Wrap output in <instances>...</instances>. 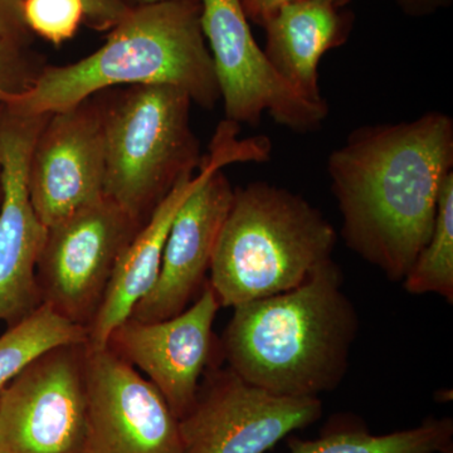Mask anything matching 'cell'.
<instances>
[{"label":"cell","mask_w":453,"mask_h":453,"mask_svg":"<svg viewBox=\"0 0 453 453\" xmlns=\"http://www.w3.org/2000/svg\"><path fill=\"white\" fill-rule=\"evenodd\" d=\"M452 172L453 120L445 112L351 131L327 159L345 244L390 281H403L431 237Z\"/></svg>","instance_id":"obj_1"},{"label":"cell","mask_w":453,"mask_h":453,"mask_svg":"<svg viewBox=\"0 0 453 453\" xmlns=\"http://www.w3.org/2000/svg\"><path fill=\"white\" fill-rule=\"evenodd\" d=\"M332 261L297 288L243 303L219 340L226 365L277 395L319 396L348 372L359 318Z\"/></svg>","instance_id":"obj_2"},{"label":"cell","mask_w":453,"mask_h":453,"mask_svg":"<svg viewBox=\"0 0 453 453\" xmlns=\"http://www.w3.org/2000/svg\"><path fill=\"white\" fill-rule=\"evenodd\" d=\"M121 86H172L203 109L219 104L199 3L131 7L100 49L74 64L43 67L26 91L2 105L25 115H44Z\"/></svg>","instance_id":"obj_3"},{"label":"cell","mask_w":453,"mask_h":453,"mask_svg":"<svg viewBox=\"0 0 453 453\" xmlns=\"http://www.w3.org/2000/svg\"><path fill=\"white\" fill-rule=\"evenodd\" d=\"M336 232L318 208L285 188H235L210 270L220 308L297 288L332 261Z\"/></svg>","instance_id":"obj_4"},{"label":"cell","mask_w":453,"mask_h":453,"mask_svg":"<svg viewBox=\"0 0 453 453\" xmlns=\"http://www.w3.org/2000/svg\"><path fill=\"white\" fill-rule=\"evenodd\" d=\"M105 100L104 195L142 223L201 166L192 100L172 86H134Z\"/></svg>","instance_id":"obj_5"},{"label":"cell","mask_w":453,"mask_h":453,"mask_svg":"<svg viewBox=\"0 0 453 453\" xmlns=\"http://www.w3.org/2000/svg\"><path fill=\"white\" fill-rule=\"evenodd\" d=\"M142 225L104 196L47 226L35 273L42 303L88 330L119 259Z\"/></svg>","instance_id":"obj_6"},{"label":"cell","mask_w":453,"mask_h":453,"mask_svg":"<svg viewBox=\"0 0 453 453\" xmlns=\"http://www.w3.org/2000/svg\"><path fill=\"white\" fill-rule=\"evenodd\" d=\"M86 344L58 345L0 390V453H88Z\"/></svg>","instance_id":"obj_7"},{"label":"cell","mask_w":453,"mask_h":453,"mask_svg":"<svg viewBox=\"0 0 453 453\" xmlns=\"http://www.w3.org/2000/svg\"><path fill=\"white\" fill-rule=\"evenodd\" d=\"M321 414L319 396L273 395L214 362L203 374L195 403L179 419L181 453H265Z\"/></svg>","instance_id":"obj_8"},{"label":"cell","mask_w":453,"mask_h":453,"mask_svg":"<svg viewBox=\"0 0 453 453\" xmlns=\"http://www.w3.org/2000/svg\"><path fill=\"white\" fill-rule=\"evenodd\" d=\"M201 27L226 120L256 127L267 111L294 133L320 129L329 105L310 103L280 76L256 43L241 0H201Z\"/></svg>","instance_id":"obj_9"},{"label":"cell","mask_w":453,"mask_h":453,"mask_svg":"<svg viewBox=\"0 0 453 453\" xmlns=\"http://www.w3.org/2000/svg\"><path fill=\"white\" fill-rule=\"evenodd\" d=\"M240 125L220 122L210 154L203 157L198 173L181 179L146 219L127 247L98 309L88 329V347L106 348L107 340L119 325L130 318L133 309L153 288L159 276L164 247L170 226L180 205L195 192L213 166L234 163L268 162L273 145L266 136L238 139Z\"/></svg>","instance_id":"obj_10"},{"label":"cell","mask_w":453,"mask_h":453,"mask_svg":"<svg viewBox=\"0 0 453 453\" xmlns=\"http://www.w3.org/2000/svg\"><path fill=\"white\" fill-rule=\"evenodd\" d=\"M50 115H25L7 106L0 115V320L9 327L42 305L35 273L47 226L33 210L28 169Z\"/></svg>","instance_id":"obj_11"},{"label":"cell","mask_w":453,"mask_h":453,"mask_svg":"<svg viewBox=\"0 0 453 453\" xmlns=\"http://www.w3.org/2000/svg\"><path fill=\"white\" fill-rule=\"evenodd\" d=\"M106 175L105 100L98 94L50 113L35 139L29 198L46 226L103 198Z\"/></svg>","instance_id":"obj_12"},{"label":"cell","mask_w":453,"mask_h":453,"mask_svg":"<svg viewBox=\"0 0 453 453\" xmlns=\"http://www.w3.org/2000/svg\"><path fill=\"white\" fill-rule=\"evenodd\" d=\"M219 309L207 281L180 314L150 323L127 319L107 340L110 350L146 374L178 421L195 403L205 369L222 356L213 334Z\"/></svg>","instance_id":"obj_13"},{"label":"cell","mask_w":453,"mask_h":453,"mask_svg":"<svg viewBox=\"0 0 453 453\" xmlns=\"http://www.w3.org/2000/svg\"><path fill=\"white\" fill-rule=\"evenodd\" d=\"M85 377L88 453H181L177 417L129 363L86 344Z\"/></svg>","instance_id":"obj_14"},{"label":"cell","mask_w":453,"mask_h":453,"mask_svg":"<svg viewBox=\"0 0 453 453\" xmlns=\"http://www.w3.org/2000/svg\"><path fill=\"white\" fill-rule=\"evenodd\" d=\"M223 166H213L175 214L164 247L159 276L133 309L135 320H166L201 295L234 189Z\"/></svg>","instance_id":"obj_15"},{"label":"cell","mask_w":453,"mask_h":453,"mask_svg":"<svg viewBox=\"0 0 453 453\" xmlns=\"http://www.w3.org/2000/svg\"><path fill=\"white\" fill-rule=\"evenodd\" d=\"M339 0H301L285 5L267 20L268 61L301 97L325 104L319 86V64L327 50L347 40Z\"/></svg>","instance_id":"obj_16"},{"label":"cell","mask_w":453,"mask_h":453,"mask_svg":"<svg viewBox=\"0 0 453 453\" xmlns=\"http://www.w3.org/2000/svg\"><path fill=\"white\" fill-rule=\"evenodd\" d=\"M453 422L426 419L418 427L374 436L366 431H334L314 441L288 438L290 453H446L452 449Z\"/></svg>","instance_id":"obj_17"},{"label":"cell","mask_w":453,"mask_h":453,"mask_svg":"<svg viewBox=\"0 0 453 453\" xmlns=\"http://www.w3.org/2000/svg\"><path fill=\"white\" fill-rule=\"evenodd\" d=\"M79 342H88V330L42 303L0 336V389L44 351Z\"/></svg>","instance_id":"obj_18"},{"label":"cell","mask_w":453,"mask_h":453,"mask_svg":"<svg viewBox=\"0 0 453 453\" xmlns=\"http://www.w3.org/2000/svg\"><path fill=\"white\" fill-rule=\"evenodd\" d=\"M402 282L408 294H436L453 303V172L441 188L431 237Z\"/></svg>","instance_id":"obj_19"},{"label":"cell","mask_w":453,"mask_h":453,"mask_svg":"<svg viewBox=\"0 0 453 453\" xmlns=\"http://www.w3.org/2000/svg\"><path fill=\"white\" fill-rule=\"evenodd\" d=\"M27 28L53 44L71 40L85 20L82 0H22Z\"/></svg>","instance_id":"obj_20"},{"label":"cell","mask_w":453,"mask_h":453,"mask_svg":"<svg viewBox=\"0 0 453 453\" xmlns=\"http://www.w3.org/2000/svg\"><path fill=\"white\" fill-rule=\"evenodd\" d=\"M43 67H29L14 38L0 35V104L26 91Z\"/></svg>","instance_id":"obj_21"},{"label":"cell","mask_w":453,"mask_h":453,"mask_svg":"<svg viewBox=\"0 0 453 453\" xmlns=\"http://www.w3.org/2000/svg\"><path fill=\"white\" fill-rule=\"evenodd\" d=\"M85 20L92 28L104 31L112 29L130 11L125 0H82Z\"/></svg>","instance_id":"obj_22"},{"label":"cell","mask_w":453,"mask_h":453,"mask_svg":"<svg viewBox=\"0 0 453 453\" xmlns=\"http://www.w3.org/2000/svg\"><path fill=\"white\" fill-rule=\"evenodd\" d=\"M26 32L22 0H0V35L22 40Z\"/></svg>","instance_id":"obj_23"},{"label":"cell","mask_w":453,"mask_h":453,"mask_svg":"<svg viewBox=\"0 0 453 453\" xmlns=\"http://www.w3.org/2000/svg\"><path fill=\"white\" fill-rule=\"evenodd\" d=\"M296 2H301V0H241V5H242L247 19L250 18L253 22L265 26L267 20L275 16L280 9ZM339 2L344 3L345 0H339Z\"/></svg>","instance_id":"obj_24"},{"label":"cell","mask_w":453,"mask_h":453,"mask_svg":"<svg viewBox=\"0 0 453 453\" xmlns=\"http://www.w3.org/2000/svg\"><path fill=\"white\" fill-rule=\"evenodd\" d=\"M398 2L410 13L425 14L446 4L447 0H398Z\"/></svg>","instance_id":"obj_25"},{"label":"cell","mask_w":453,"mask_h":453,"mask_svg":"<svg viewBox=\"0 0 453 453\" xmlns=\"http://www.w3.org/2000/svg\"><path fill=\"white\" fill-rule=\"evenodd\" d=\"M136 4L144 5V4H154V3H162V2H195L198 3V0H135Z\"/></svg>","instance_id":"obj_26"},{"label":"cell","mask_w":453,"mask_h":453,"mask_svg":"<svg viewBox=\"0 0 453 453\" xmlns=\"http://www.w3.org/2000/svg\"><path fill=\"white\" fill-rule=\"evenodd\" d=\"M0 390H2V389H0Z\"/></svg>","instance_id":"obj_27"}]
</instances>
